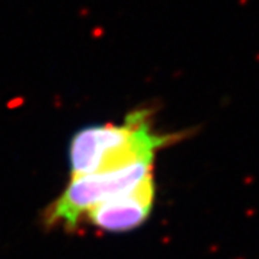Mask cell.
<instances>
[{
  "label": "cell",
  "mask_w": 259,
  "mask_h": 259,
  "mask_svg": "<svg viewBox=\"0 0 259 259\" xmlns=\"http://www.w3.org/2000/svg\"><path fill=\"white\" fill-rule=\"evenodd\" d=\"M180 139L182 133L157 131L153 111L139 108L118 124H93L78 130L69 143L71 173L82 176L154 163L160 150Z\"/></svg>",
  "instance_id": "1"
},
{
  "label": "cell",
  "mask_w": 259,
  "mask_h": 259,
  "mask_svg": "<svg viewBox=\"0 0 259 259\" xmlns=\"http://www.w3.org/2000/svg\"><path fill=\"white\" fill-rule=\"evenodd\" d=\"M153 176L154 163H141L115 171L72 176L64 192L49 204L45 212V223L48 226L74 229L94 206L127 192Z\"/></svg>",
  "instance_id": "2"
},
{
  "label": "cell",
  "mask_w": 259,
  "mask_h": 259,
  "mask_svg": "<svg viewBox=\"0 0 259 259\" xmlns=\"http://www.w3.org/2000/svg\"><path fill=\"white\" fill-rule=\"evenodd\" d=\"M156 199V179L134 186L127 192L115 194L85 213L88 222L110 232H127L136 229L148 219Z\"/></svg>",
  "instance_id": "3"
}]
</instances>
